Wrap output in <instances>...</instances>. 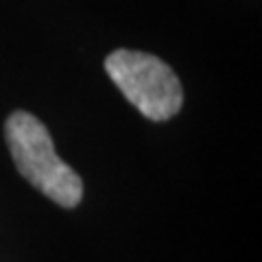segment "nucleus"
I'll return each instance as SVG.
<instances>
[{
  "label": "nucleus",
  "mask_w": 262,
  "mask_h": 262,
  "mask_svg": "<svg viewBox=\"0 0 262 262\" xmlns=\"http://www.w3.org/2000/svg\"><path fill=\"white\" fill-rule=\"evenodd\" d=\"M5 134L15 166L27 182L63 208L79 206L83 199L81 177L55 153L44 122L29 112H15L7 118Z\"/></svg>",
  "instance_id": "f257e3e1"
},
{
  "label": "nucleus",
  "mask_w": 262,
  "mask_h": 262,
  "mask_svg": "<svg viewBox=\"0 0 262 262\" xmlns=\"http://www.w3.org/2000/svg\"><path fill=\"white\" fill-rule=\"evenodd\" d=\"M105 68L127 101L149 120H168L182 110L184 90L160 57L140 51H114Z\"/></svg>",
  "instance_id": "f03ea898"
}]
</instances>
